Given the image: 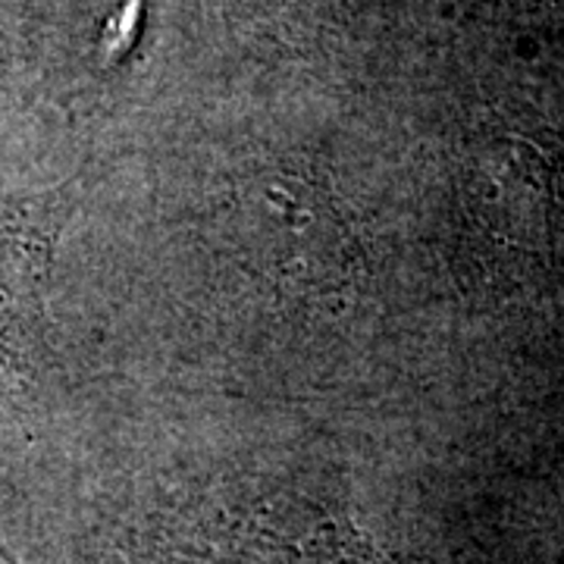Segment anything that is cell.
<instances>
[{
  "instance_id": "obj_1",
  "label": "cell",
  "mask_w": 564,
  "mask_h": 564,
  "mask_svg": "<svg viewBox=\"0 0 564 564\" xmlns=\"http://www.w3.org/2000/svg\"><path fill=\"white\" fill-rule=\"evenodd\" d=\"M158 533L182 564H373L333 484L282 467L220 470L166 505Z\"/></svg>"
},
{
  "instance_id": "obj_2",
  "label": "cell",
  "mask_w": 564,
  "mask_h": 564,
  "mask_svg": "<svg viewBox=\"0 0 564 564\" xmlns=\"http://www.w3.org/2000/svg\"><path fill=\"white\" fill-rule=\"evenodd\" d=\"M232 258L282 299L326 302L358 276L361 248L317 180L258 170L232 182L217 214Z\"/></svg>"
},
{
  "instance_id": "obj_3",
  "label": "cell",
  "mask_w": 564,
  "mask_h": 564,
  "mask_svg": "<svg viewBox=\"0 0 564 564\" xmlns=\"http://www.w3.org/2000/svg\"><path fill=\"white\" fill-rule=\"evenodd\" d=\"M69 202H32L0 223V377L25 367L44 317V285Z\"/></svg>"
},
{
  "instance_id": "obj_4",
  "label": "cell",
  "mask_w": 564,
  "mask_h": 564,
  "mask_svg": "<svg viewBox=\"0 0 564 564\" xmlns=\"http://www.w3.org/2000/svg\"><path fill=\"white\" fill-rule=\"evenodd\" d=\"M139 22H141V0H132L126 10H122L120 17L113 20V25L107 29V39H104V54H122L132 39H135V32H139Z\"/></svg>"
},
{
  "instance_id": "obj_5",
  "label": "cell",
  "mask_w": 564,
  "mask_h": 564,
  "mask_svg": "<svg viewBox=\"0 0 564 564\" xmlns=\"http://www.w3.org/2000/svg\"><path fill=\"white\" fill-rule=\"evenodd\" d=\"M276 17H295V20H314V17H329L333 0H270Z\"/></svg>"
},
{
  "instance_id": "obj_6",
  "label": "cell",
  "mask_w": 564,
  "mask_h": 564,
  "mask_svg": "<svg viewBox=\"0 0 564 564\" xmlns=\"http://www.w3.org/2000/svg\"><path fill=\"white\" fill-rule=\"evenodd\" d=\"M0 564H17V562H13V558H10V555H7V552L0 549Z\"/></svg>"
}]
</instances>
